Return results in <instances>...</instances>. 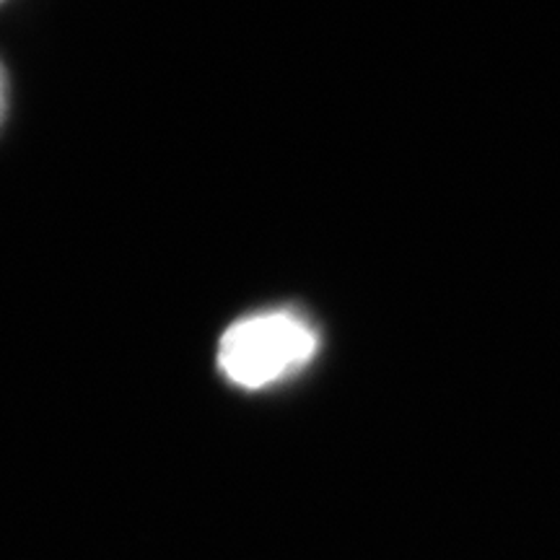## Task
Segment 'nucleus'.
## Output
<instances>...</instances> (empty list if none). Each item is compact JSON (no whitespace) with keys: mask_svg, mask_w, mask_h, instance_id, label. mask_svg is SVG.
Wrapping results in <instances>:
<instances>
[{"mask_svg":"<svg viewBox=\"0 0 560 560\" xmlns=\"http://www.w3.org/2000/svg\"><path fill=\"white\" fill-rule=\"evenodd\" d=\"M317 350L319 332L304 314L291 310L249 314L223 332L219 371L234 387L260 392L301 374Z\"/></svg>","mask_w":560,"mask_h":560,"instance_id":"f257e3e1","label":"nucleus"},{"mask_svg":"<svg viewBox=\"0 0 560 560\" xmlns=\"http://www.w3.org/2000/svg\"><path fill=\"white\" fill-rule=\"evenodd\" d=\"M5 107H9V81H5L3 66H0V125H3Z\"/></svg>","mask_w":560,"mask_h":560,"instance_id":"f03ea898","label":"nucleus"},{"mask_svg":"<svg viewBox=\"0 0 560 560\" xmlns=\"http://www.w3.org/2000/svg\"><path fill=\"white\" fill-rule=\"evenodd\" d=\"M0 3H3V0H0Z\"/></svg>","mask_w":560,"mask_h":560,"instance_id":"7ed1b4c3","label":"nucleus"}]
</instances>
